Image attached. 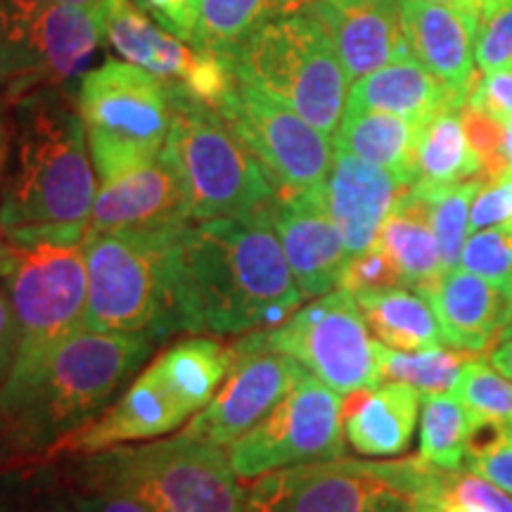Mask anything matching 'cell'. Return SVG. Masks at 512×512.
I'll list each match as a JSON object with an SVG mask.
<instances>
[{
	"label": "cell",
	"instance_id": "6da1fadb",
	"mask_svg": "<svg viewBox=\"0 0 512 512\" xmlns=\"http://www.w3.org/2000/svg\"><path fill=\"white\" fill-rule=\"evenodd\" d=\"M169 268L176 330L192 335L278 328L304 302L271 207L190 223L171 245Z\"/></svg>",
	"mask_w": 512,
	"mask_h": 512
},
{
	"label": "cell",
	"instance_id": "7a4b0ae2",
	"mask_svg": "<svg viewBox=\"0 0 512 512\" xmlns=\"http://www.w3.org/2000/svg\"><path fill=\"white\" fill-rule=\"evenodd\" d=\"M74 88H34L12 102L0 233L15 247L83 245L98 183Z\"/></svg>",
	"mask_w": 512,
	"mask_h": 512
},
{
	"label": "cell",
	"instance_id": "3957f363",
	"mask_svg": "<svg viewBox=\"0 0 512 512\" xmlns=\"http://www.w3.org/2000/svg\"><path fill=\"white\" fill-rule=\"evenodd\" d=\"M159 342L162 337L155 332L81 330L0 408V422L12 444L43 456L57 441L81 430L105 411Z\"/></svg>",
	"mask_w": 512,
	"mask_h": 512
},
{
	"label": "cell",
	"instance_id": "277c9868",
	"mask_svg": "<svg viewBox=\"0 0 512 512\" xmlns=\"http://www.w3.org/2000/svg\"><path fill=\"white\" fill-rule=\"evenodd\" d=\"M223 446L176 434L150 444H121L76 456L67 486L121 491L152 512H247L242 489Z\"/></svg>",
	"mask_w": 512,
	"mask_h": 512
},
{
	"label": "cell",
	"instance_id": "5b68a950",
	"mask_svg": "<svg viewBox=\"0 0 512 512\" xmlns=\"http://www.w3.org/2000/svg\"><path fill=\"white\" fill-rule=\"evenodd\" d=\"M233 366V347L190 337L162 351L128 389L81 430L57 441L43 460L91 456L105 448L150 441L178 430L214 399Z\"/></svg>",
	"mask_w": 512,
	"mask_h": 512
},
{
	"label": "cell",
	"instance_id": "8992f818",
	"mask_svg": "<svg viewBox=\"0 0 512 512\" xmlns=\"http://www.w3.org/2000/svg\"><path fill=\"white\" fill-rule=\"evenodd\" d=\"M235 79L283 102L335 138L349 81L332 38L313 8H294L259 27L228 57Z\"/></svg>",
	"mask_w": 512,
	"mask_h": 512
},
{
	"label": "cell",
	"instance_id": "52a82bcc",
	"mask_svg": "<svg viewBox=\"0 0 512 512\" xmlns=\"http://www.w3.org/2000/svg\"><path fill=\"white\" fill-rule=\"evenodd\" d=\"M437 467L403 460L332 458L254 479L247 512H406L434 491Z\"/></svg>",
	"mask_w": 512,
	"mask_h": 512
},
{
	"label": "cell",
	"instance_id": "ba28073f",
	"mask_svg": "<svg viewBox=\"0 0 512 512\" xmlns=\"http://www.w3.org/2000/svg\"><path fill=\"white\" fill-rule=\"evenodd\" d=\"M164 150L183 181L192 223L254 214L271 207L278 195L219 110L204 102L171 95Z\"/></svg>",
	"mask_w": 512,
	"mask_h": 512
},
{
	"label": "cell",
	"instance_id": "9c48e42d",
	"mask_svg": "<svg viewBox=\"0 0 512 512\" xmlns=\"http://www.w3.org/2000/svg\"><path fill=\"white\" fill-rule=\"evenodd\" d=\"M19 347L12 373L0 392V408L22 392L46 361L88 328V275L83 245L17 247L8 278Z\"/></svg>",
	"mask_w": 512,
	"mask_h": 512
},
{
	"label": "cell",
	"instance_id": "30bf717a",
	"mask_svg": "<svg viewBox=\"0 0 512 512\" xmlns=\"http://www.w3.org/2000/svg\"><path fill=\"white\" fill-rule=\"evenodd\" d=\"M76 100L100 183L114 181L164 152L171 93L157 76L131 62L107 60L86 72Z\"/></svg>",
	"mask_w": 512,
	"mask_h": 512
},
{
	"label": "cell",
	"instance_id": "8fae6325",
	"mask_svg": "<svg viewBox=\"0 0 512 512\" xmlns=\"http://www.w3.org/2000/svg\"><path fill=\"white\" fill-rule=\"evenodd\" d=\"M174 240L88 233V328L98 332H176L169 252Z\"/></svg>",
	"mask_w": 512,
	"mask_h": 512
},
{
	"label": "cell",
	"instance_id": "7c38bea8",
	"mask_svg": "<svg viewBox=\"0 0 512 512\" xmlns=\"http://www.w3.org/2000/svg\"><path fill=\"white\" fill-rule=\"evenodd\" d=\"M226 453L240 479H259L283 467L344 458L342 394L297 363L285 394Z\"/></svg>",
	"mask_w": 512,
	"mask_h": 512
},
{
	"label": "cell",
	"instance_id": "4fadbf2b",
	"mask_svg": "<svg viewBox=\"0 0 512 512\" xmlns=\"http://www.w3.org/2000/svg\"><path fill=\"white\" fill-rule=\"evenodd\" d=\"M261 347L290 356L337 394L382 384L377 339L363 318L354 294L332 290L299 306L285 323L247 335Z\"/></svg>",
	"mask_w": 512,
	"mask_h": 512
},
{
	"label": "cell",
	"instance_id": "5bb4252c",
	"mask_svg": "<svg viewBox=\"0 0 512 512\" xmlns=\"http://www.w3.org/2000/svg\"><path fill=\"white\" fill-rule=\"evenodd\" d=\"M216 110L261 164L275 192H304L328 181L335 159L330 136L283 102L235 79Z\"/></svg>",
	"mask_w": 512,
	"mask_h": 512
},
{
	"label": "cell",
	"instance_id": "9a60e30c",
	"mask_svg": "<svg viewBox=\"0 0 512 512\" xmlns=\"http://www.w3.org/2000/svg\"><path fill=\"white\" fill-rule=\"evenodd\" d=\"M98 15L112 53L157 76L174 98L219 107L233 88L235 74L223 57L169 34L133 0H105Z\"/></svg>",
	"mask_w": 512,
	"mask_h": 512
},
{
	"label": "cell",
	"instance_id": "2e32d148",
	"mask_svg": "<svg viewBox=\"0 0 512 512\" xmlns=\"http://www.w3.org/2000/svg\"><path fill=\"white\" fill-rule=\"evenodd\" d=\"M8 5L29 67L22 95L34 88L81 83L102 43L98 12L53 0H8Z\"/></svg>",
	"mask_w": 512,
	"mask_h": 512
},
{
	"label": "cell",
	"instance_id": "e0dca14e",
	"mask_svg": "<svg viewBox=\"0 0 512 512\" xmlns=\"http://www.w3.org/2000/svg\"><path fill=\"white\" fill-rule=\"evenodd\" d=\"M190 223L188 195L164 150L152 162L100 183L88 233L176 240Z\"/></svg>",
	"mask_w": 512,
	"mask_h": 512
},
{
	"label": "cell",
	"instance_id": "ac0fdd59",
	"mask_svg": "<svg viewBox=\"0 0 512 512\" xmlns=\"http://www.w3.org/2000/svg\"><path fill=\"white\" fill-rule=\"evenodd\" d=\"M294 366L290 356L278 354L245 337L233 344L230 366L221 389L200 413L192 415L185 434L216 446H230L268 413L290 387Z\"/></svg>",
	"mask_w": 512,
	"mask_h": 512
},
{
	"label": "cell",
	"instance_id": "d6986e66",
	"mask_svg": "<svg viewBox=\"0 0 512 512\" xmlns=\"http://www.w3.org/2000/svg\"><path fill=\"white\" fill-rule=\"evenodd\" d=\"M271 216L302 297L316 299L335 290L349 252L325 204L323 188L278 192Z\"/></svg>",
	"mask_w": 512,
	"mask_h": 512
},
{
	"label": "cell",
	"instance_id": "ffe728a7",
	"mask_svg": "<svg viewBox=\"0 0 512 512\" xmlns=\"http://www.w3.org/2000/svg\"><path fill=\"white\" fill-rule=\"evenodd\" d=\"M311 8L328 29L349 86L387 64L413 57L401 0H318Z\"/></svg>",
	"mask_w": 512,
	"mask_h": 512
},
{
	"label": "cell",
	"instance_id": "44dd1931",
	"mask_svg": "<svg viewBox=\"0 0 512 512\" xmlns=\"http://www.w3.org/2000/svg\"><path fill=\"white\" fill-rule=\"evenodd\" d=\"M406 188L392 171L335 150L323 195L349 256L368 252L375 245L382 223Z\"/></svg>",
	"mask_w": 512,
	"mask_h": 512
},
{
	"label": "cell",
	"instance_id": "7402d4cb",
	"mask_svg": "<svg viewBox=\"0 0 512 512\" xmlns=\"http://www.w3.org/2000/svg\"><path fill=\"white\" fill-rule=\"evenodd\" d=\"M415 292L430 302L441 337L453 349L482 354L498 342L512 320V294L460 266Z\"/></svg>",
	"mask_w": 512,
	"mask_h": 512
},
{
	"label": "cell",
	"instance_id": "603a6c76",
	"mask_svg": "<svg viewBox=\"0 0 512 512\" xmlns=\"http://www.w3.org/2000/svg\"><path fill=\"white\" fill-rule=\"evenodd\" d=\"M401 12L415 60L465 105L475 88L477 19L432 0H401Z\"/></svg>",
	"mask_w": 512,
	"mask_h": 512
},
{
	"label": "cell",
	"instance_id": "cb8c5ba5",
	"mask_svg": "<svg viewBox=\"0 0 512 512\" xmlns=\"http://www.w3.org/2000/svg\"><path fill=\"white\" fill-rule=\"evenodd\" d=\"M420 403L422 394L401 382H382L344 394V437L361 456H399L413 441Z\"/></svg>",
	"mask_w": 512,
	"mask_h": 512
},
{
	"label": "cell",
	"instance_id": "d4e9b609",
	"mask_svg": "<svg viewBox=\"0 0 512 512\" xmlns=\"http://www.w3.org/2000/svg\"><path fill=\"white\" fill-rule=\"evenodd\" d=\"M448 105L463 107L437 76L406 57L351 83L344 112H384L425 124Z\"/></svg>",
	"mask_w": 512,
	"mask_h": 512
},
{
	"label": "cell",
	"instance_id": "484cf974",
	"mask_svg": "<svg viewBox=\"0 0 512 512\" xmlns=\"http://www.w3.org/2000/svg\"><path fill=\"white\" fill-rule=\"evenodd\" d=\"M377 247L399 268L406 287L432 283L444 273L437 235L432 230L430 204L420 188L408 185L396 200L392 214L382 223Z\"/></svg>",
	"mask_w": 512,
	"mask_h": 512
},
{
	"label": "cell",
	"instance_id": "4316f807",
	"mask_svg": "<svg viewBox=\"0 0 512 512\" xmlns=\"http://www.w3.org/2000/svg\"><path fill=\"white\" fill-rule=\"evenodd\" d=\"M422 124L384 112H344L335 133V150L349 152L392 171L403 185H413L415 143Z\"/></svg>",
	"mask_w": 512,
	"mask_h": 512
},
{
	"label": "cell",
	"instance_id": "83f0119b",
	"mask_svg": "<svg viewBox=\"0 0 512 512\" xmlns=\"http://www.w3.org/2000/svg\"><path fill=\"white\" fill-rule=\"evenodd\" d=\"M377 342L396 351H427L441 347L444 337L437 313L413 287H392L356 297Z\"/></svg>",
	"mask_w": 512,
	"mask_h": 512
},
{
	"label": "cell",
	"instance_id": "f1b7e54d",
	"mask_svg": "<svg viewBox=\"0 0 512 512\" xmlns=\"http://www.w3.org/2000/svg\"><path fill=\"white\" fill-rule=\"evenodd\" d=\"M463 107L448 105L420 126L413 174L418 185H456L482 174V159L465 136Z\"/></svg>",
	"mask_w": 512,
	"mask_h": 512
},
{
	"label": "cell",
	"instance_id": "f546056e",
	"mask_svg": "<svg viewBox=\"0 0 512 512\" xmlns=\"http://www.w3.org/2000/svg\"><path fill=\"white\" fill-rule=\"evenodd\" d=\"M299 0H202L192 46L204 53L228 57L256 29L271 19L294 10Z\"/></svg>",
	"mask_w": 512,
	"mask_h": 512
},
{
	"label": "cell",
	"instance_id": "4dcf8cb0",
	"mask_svg": "<svg viewBox=\"0 0 512 512\" xmlns=\"http://www.w3.org/2000/svg\"><path fill=\"white\" fill-rule=\"evenodd\" d=\"M477 354L463 349L434 347L427 351H396L377 342V361H380L382 382H401L415 392L441 394L451 392L460 370Z\"/></svg>",
	"mask_w": 512,
	"mask_h": 512
},
{
	"label": "cell",
	"instance_id": "1f68e13d",
	"mask_svg": "<svg viewBox=\"0 0 512 512\" xmlns=\"http://www.w3.org/2000/svg\"><path fill=\"white\" fill-rule=\"evenodd\" d=\"M467 408L451 392L425 394L420 403V453L427 465L453 472L465 467Z\"/></svg>",
	"mask_w": 512,
	"mask_h": 512
},
{
	"label": "cell",
	"instance_id": "d6a6232c",
	"mask_svg": "<svg viewBox=\"0 0 512 512\" xmlns=\"http://www.w3.org/2000/svg\"><path fill=\"white\" fill-rule=\"evenodd\" d=\"M430 204V221L432 230L437 235L441 264L444 271H453L460 264V254L470 233V209L475 202L477 192L482 190V178H470V181L456 185H441V188H430V185H418Z\"/></svg>",
	"mask_w": 512,
	"mask_h": 512
},
{
	"label": "cell",
	"instance_id": "836d02e7",
	"mask_svg": "<svg viewBox=\"0 0 512 512\" xmlns=\"http://www.w3.org/2000/svg\"><path fill=\"white\" fill-rule=\"evenodd\" d=\"M451 394L467 411H477L512 427V380L498 373L486 358L475 356L460 370Z\"/></svg>",
	"mask_w": 512,
	"mask_h": 512
},
{
	"label": "cell",
	"instance_id": "e575fe53",
	"mask_svg": "<svg viewBox=\"0 0 512 512\" xmlns=\"http://www.w3.org/2000/svg\"><path fill=\"white\" fill-rule=\"evenodd\" d=\"M458 266L512 294V221L467 235Z\"/></svg>",
	"mask_w": 512,
	"mask_h": 512
},
{
	"label": "cell",
	"instance_id": "d590c367",
	"mask_svg": "<svg viewBox=\"0 0 512 512\" xmlns=\"http://www.w3.org/2000/svg\"><path fill=\"white\" fill-rule=\"evenodd\" d=\"M460 114H463L465 136L470 140L472 150L477 152V157L482 159V174H479V178L484 183H494L505 176H512L508 157H505L503 121H498L489 112L470 105V102H465Z\"/></svg>",
	"mask_w": 512,
	"mask_h": 512
},
{
	"label": "cell",
	"instance_id": "8d00e7d4",
	"mask_svg": "<svg viewBox=\"0 0 512 512\" xmlns=\"http://www.w3.org/2000/svg\"><path fill=\"white\" fill-rule=\"evenodd\" d=\"M337 287L354 297H363V294L392 290V287H406V280L394 261L380 247L373 245L368 252L349 256Z\"/></svg>",
	"mask_w": 512,
	"mask_h": 512
},
{
	"label": "cell",
	"instance_id": "74e56055",
	"mask_svg": "<svg viewBox=\"0 0 512 512\" xmlns=\"http://www.w3.org/2000/svg\"><path fill=\"white\" fill-rule=\"evenodd\" d=\"M477 67L482 74L512 67V0H496L479 19Z\"/></svg>",
	"mask_w": 512,
	"mask_h": 512
},
{
	"label": "cell",
	"instance_id": "f35d334b",
	"mask_svg": "<svg viewBox=\"0 0 512 512\" xmlns=\"http://www.w3.org/2000/svg\"><path fill=\"white\" fill-rule=\"evenodd\" d=\"M27 76V57L19 43L15 17H12L8 0H0V88H5L12 102L24 93Z\"/></svg>",
	"mask_w": 512,
	"mask_h": 512
},
{
	"label": "cell",
	"instance_id": "ab89813d",
	"mask_svg": "<svg viewBox=\"0 0 512 512\" xmlns=\"http://www.w3.org/2000/svg\"><path fill=\"white\" fill-rule=\"evenodd\" d=\"M512 221V176L484 183L470 209V233Z\"/></svg>",
	"mask_w": 512,
	"mask_h": 512
},
{
	"label": "cell",
	"instance_id": "60d3db41",
	"mask_svg": "<svg viewBox=\"0 0 512 512\" xmlns=\"http://www.w3.org/2000/svg\"><path fill=\"white\" fill-rule=\"evenodd\" d=\"M140 8L155 19L159 27L190 43L195 36L202 0H140Z\"/></svg>",
	"mask_w": 512,
	"mask_h": 512
},
{
	"label": "cell",
	"instance_id": "b9f144b4",
	"mask_svg": "<svg viewBox=\"0 0 512 512\" xmlns=\"http://www.w3.org/2000/svg\"><path fill=\"white\" fill-rule=\"evenodd\" d=\"M467 102L489 112L503 124L512 119V67L486 72L482 79L475 81Z\"/></svg>",
	"mask_w": 512,
	"mask_h": 512
},
{
	"label": "cell",
	"instance_id": "7bdbcfd3",
	"mask_svg": "<svg viewBox=\"0 0 512 512\" xmlns=\"http://www.w3.org/2000/svg\"><path fill=\"white\" fill-rule=\"evenodd\" d=\"M512 427L503 425L501 420L489 418V415L467 411V437H465V465L470 460L484 458L508 439Z\"/></svg>",
	"mask_w": 512,
	"mask_h": 512
},
{
	"label": "cell",
	"instance_id": "ee69618b",
	"mask_svg": "<svg viewBox=\"0 0 512 512\" xmlns=\"http://www.w3.org/2000/svg\"><path fill=\"white\" fill-rule=\"evenodd\" d=\"M76 512H152L138 498L105 489H72L67 486Z\"/></svg>",
	"mask_w": 512,
	"mask_h": 512
},
{
	"label": "cell",
	"instance_id": "f6af8a7d",
	"mask_svg": "<svg viewBox=\"0 0 512 512\" xmlns=\"http://www.w3.org/2000/svg\"><path fill=\"white\" fill-rule=\"evenodd\" d=\"M0 512H76V508L69 489L41 484L27 494L17 496V501L0 505Z\"/></svg>",
	"mask_w": 512,
	"mask_h": 512
},
{
	"label": "cell",
	"instance_id": "bcb514c9",
	"mask_svg": "<svg viewBox=\"0 0 512 512\" xmlns=\"http://www.w3.org/2000/svg\"><path fill=\"white\" fill-rule=\"evenodd\" d=\"M467 470L477 472L479 477H484L486 482H491L505 494L512 496V432L501 446L494 448L491 453H486L484 458L470 460L465 465Z\"/></svg>",
	"mask_w": 512,
	"mask_h": 512
},
{
	"label": "cell",
	"instance_id": "7dc6e473",
	"mask_svg": "<svg viewBox=\"0 0 512 512\" xmlns=\"http://www.w3.org/2000/svg\"><path fill=\"white\" fill-rule=\"evenodd\" d=\"M19 347V330L15 318V306H12L10 294L0 290V392L12 373Z\"/></svg>",
	"mask_w": 512,
	"mask_h": 512
},
{
	"label": "cell",
	"instance_id": "c3c4849f",
	"mask_svg": "<svg viewBox=\"0 0 512 512\" xmlns=\"http://www.w3.org/2000/svg\"><path fill=\"white\" fill-rule=\"evenodd\" d=\"M489 363L494 366L498 373L512 380V320L508 328L503 330V335L498 337V342L494 344V351H491Z\"/></svg>",
	"mask_w": 512,
	"mask_h": 512
},
{
	"label": "cell",
	"instance_id": "681fc988",
	"mask_svg": "<svg viewBox=\"0 0 512 512\" xmlns=\"http://www.w3.org/2000/svg\"><path fill=\"white\" fill-rule=\"evenodd\" d=\"M10 140H12V124H8V114H5V105L3 100H0V190H3L5 171H8Z\"/></svg>",
	"mask_w": 512,
	"mask_h": 512
},
{
	"label": "cell",
	"instance_id": "f907efd6",
	"mask_svg": "<svg viewBox=\"0 0 512 512\" xmlns=\"http://www.w3.org/2000/svg\"><path fill=\"white\" fill-rule=\"evenodd\" d=\"M432 3H439V5H446V8L465 12V15L475 17L479 22L484 12L489 10L496 0H432Z\"/></svg>",
	"mask_w": 512,
	"mask_h": 512
},
{
	"label": "cell",
	"instance_id": "816d5d0a",
	"mask_svg": "<svg viewBox=\"0 0 512 512\" xmlns=\"http://www.w3.org/2000/svg\"><path fill=\"white\" fill-rule=\"evenodd\" d=\"M17 261V247L8 242L3 233H0V280H5L10 275L12 268H15Z\"/></svg>",
	"mask_w": 512,
	"mask_h": 512
},
{
	"label": "cell",
	"instance_id": "f5cc1de1",
	"mask_svg": "<svg viewBox=\"0 0 512 512\" xmlns=\"http://www.w3.org/2000/svg\"><path fill=\"white\" fill-rule=\"evenodd\" d=\"M434 505H437V512H484L482 508H477V505H465V503H453V501H434Z\"/></svg>",
	"mask_w": 512,
	"mask_h": 512
},
{
	"label": "cell",
	"instance_id": "db71d44e",
	"mask_svg": "<svg viewBox=\"0 0 512 512\" xmlns=\"http://www.w3.org/2000/svg\"><path fill=\"white\" fill-rule=\"evenodd\" d=\"M53 3H60V5H72V8H86V10H95L98 12L102 5H105V0H53Z\"/></svg>",
	"mask_w": 512,
	"mask_h": 512
},
{
	"label": "cell",
	"instance_id": "11a10c76",
	"mask_svg": "<svg viewBox=\"0 0 512 512\" xmlns=\"http://www.w3.org/2000/svg\"><path fill=\"white\" fill-rule=\"evenodd\" d=\"M505 157H508L510 174H512V119L505 121Z\"/></svg>",
	"mask_w": 512,
	"mask_h": 512
}]
</instances>
